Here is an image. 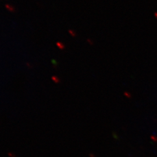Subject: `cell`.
Listing matches in <instances>:
<instances>
[{
  "mask_svg": "<svg viewBox=\"0 0 157 157\" xmlns=\"http://www.w3.org/2000/svg\"><path fill=\"white\" fill-rule=\"evenodd\" d=\"M52 79H53V80L56 82V83H59V78H58L57 77H55V76H54V77H52Z\"/></svg>",
  "mask_w": 157,
  "mask_h": 157,
  "instance_id": "1",
  "label": "cell"
},
{
  "mask_svg": "<svg viewBox=\"0 0 157 157\" xmlns=\"http://www.w3.org/2000/svg\"><path fill=\"white\" fill-rule=\"evenodd\" d=\"M155 17H157V12H156V13H155Z\"/></svg>",
  "mask_w": 157,
  "mask_h": 157,
  "instance_id": "2",
  "label": "cell"
}]
</instances>
